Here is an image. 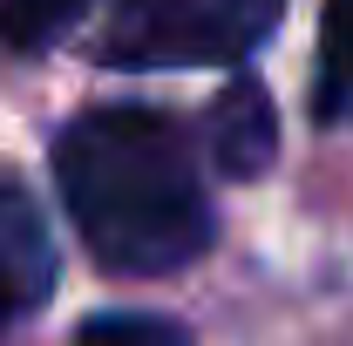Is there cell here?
I'll use <instances>...</instances> for the list:
<instances>
[{"label": "cell", "instance_id": "1", "mask_svg": "<svg viewBox=\"0 0 353 346\" xmlns=\"http://www.w3.org/2000/svg\"><path fill=\"white\" fill-rule=\"evenodd\" d=\"M54 183L82 245L116 278H157L204 258L218 217L197 156L157 109H88L54 136Z\"/></svg>", "mask_w": 353, "mask_h": 346}, {"label": "cell", "instance_id": "2", "mask_svg": "<svg viewBox=\"0 0 353 346\" xmlns=\"http://www.w3.org/2000/svg\"><path fill=\"white\" fill-rule=\"evenodd\" d=\"M285 0H116L95 61L102 68H224L279 28Z\"/></svg>", "mask_w": 353, "mask_h": 346}, {"label": "cell", "instance_id": "3", "mask_svg": "<svg viewBox=\"0 0 353 346\" xmlns=\"http://www.w3.org/2000/svg\"><path fill=\"white\" fill-rule=\"evenodd\" d=\"M54 292V245H48V224L34 211V197L21 183L0 176V326L34 312Z\"/></svg>", "mask_w": 353, "mask_h": 346}, {"label": "cell", "instance_id": "4", "mask_svg": "<svg viewBox=\"0 0 353 346\" xmlns=\"http://www.w3.org/2000/svg\"><path fill=\"white\" fill-rule=\"evenodd\" d=\"M204 150H211V163L224 176H238V183H252V176L272 170V156H279V109H272V95L265 82H231L211 102V123H204Z\"/></svg>", "mask_w": 353, "mask_h": 346}, {"label": "cell", "instance_id": "5", "mask_svg": "<svg viewBox=\"0 0 353 346\" xmlns=\"http://www.w3.org/2000/svg\"><path fill=\"white\" fill-rule=\"evenodd\" d=\"M312 109H319V123H333V116H347V109H353V0H326Z\"/></svg>", "mask_w": 353, "mask_h": 346}, {"label": "cell", "instance_id": "6", "mask_svg": "<svg viewBox=\"0 0 353 346\" xmlns=\"http://www.w3.org/2000/svg\"><path fill=\"white\" fill-rule=\"evenodd\" d=\"M82 14H88V0H0V41L14 48V54H41Z\"/></svg>", "mask_w": 353, "mask_h": 346}, {"label": "cell", "instance_id": "7", "mask_svg": "<svg viewBox=\"0 0 353 346\" xmlns=\"http://www.w3.org/2000/svg\"><path fill=\"white\" fill-rule=\"evenodd\" d=\"M75 346H190V333L150 312H102L75 333Z\"/></svg>", "mask_w": 353, "mask_h": 346}]
</instances>
